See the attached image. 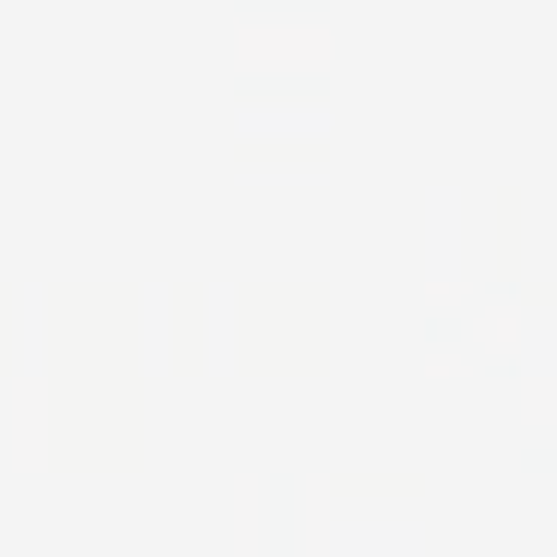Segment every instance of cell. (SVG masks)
<instances>
[{
  "mask_svg": "<svg viewBox=\"0 0 557 557\" xmlns=\"http://www.w3.org/2000/svg\"><path fill=\"white\" fill-rule=\"evenodd\" d=\"M425 372H432V377H468V372H473V366H468V360H461V354H449V348H437V354H432V360H425Z\"/></svg>",
  "mask_w": 557,
  "mask_h": 557,
  "instance_id": "3",
  "label": "cell"
},
{
  "mask_svg": "<svg viewBox=\"0 0 557 557\" xmlns=\"http://www.w3.org/2000/svg\"><path fill=\"white\" fill-rule=\"evenodd\" d=\"M425 300H432V306H461V300H468V282H444V276H437L432 288H425Z\"/></svg>",
  "mask_w": 557,
  "mask_h": 557,
  "instance_id": "4",
  "label": "cell"
},
{
  "mask_svg": "<svg viewBox=\"0 0 557 557\" xmlns=\"http://www.w3.org/2000/svg\"><path fill=\"white\" fill-rule=\"evenodd\" d=\"M473 342H480L485 354H497V360H509V354L521 348V312L509 300L485 306V312L473 318Z\"/></svg>",
  "mask_w": 557,
  "mask_h": 557,
  "instance_id": "2",
  "label": "cell"
},
{
  "mask_svg": "<svg viewBox=\"0 0 557 557\" xmlns=\"http://www.w3.org/2000/svg\"><path fill=\"white\" fill-rule=\"evenodd\" d=\"M330 25L318 13H258L240 18V73H324Z\"/></svg>",
  "mask_w": 557,
  "mask_h": 557,
  "instance_id": "1",
  "label": "cell"
}]
</instances>
